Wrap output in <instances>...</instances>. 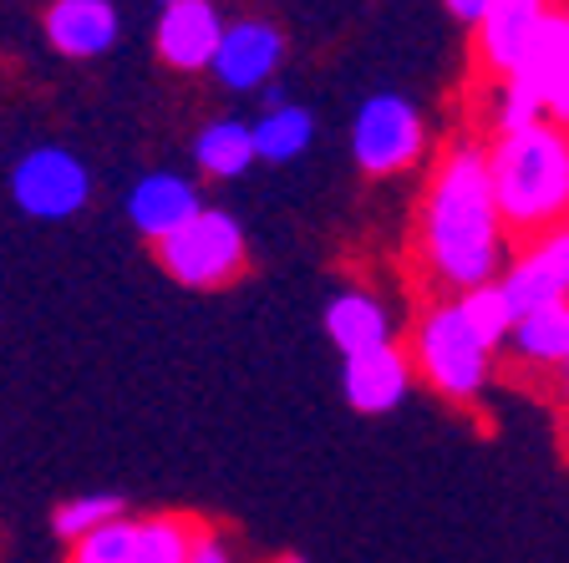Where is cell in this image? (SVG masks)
Returning a JSON list of instances; mask_svg holds the SVG:
<instances>
[{"label":"cell","instance_id":"6da1fadb","mask_svg":"<svg viewBox=\"0 0 569 563\" xmlns=\"http://www.w3.org/2000/svg\"><path fill=\"white\" fill-rule=\"evenodd\" d=\"M503 219L488 183V158L478 142H452L442 153L422 203V259L432 280L452 294L498 280L503 270Z\"/></svg>","mask_w":569,"mask_h":563},{"label":"cell","instance_id":"7a4b0ae2","mask_svg":"<svg viewBox=\"0 0 569 563\" xmlns=\"http://www.w3.org/2000/svg\"><path fill=\"white\" fill-rule=\"evenodd\" d=\"M483 158L503 229L533 239L569 223V128L539 118L529 128L498 132Z\"/></svg>","mask_w":569,"mask_h":563},{"label":"cell","instance_id":"3957f363","mask_svg":"<svg viewBox=\"0 0 569 563\" xmlns=\"http://www.w3.org/2000/svg\"><path fill=\"white\" fill-rule=\"evenodd\" d=\"M158 264L183 290H224L249 270L244 229L224 209H199L189 223L158 239Z\"/></svg>","mask_w":569,"mask_h":563},{"label":"cell","instance_id":"277c9868","mask_svg":"<svg viewBox=\"0 0 569 563\" xmlns=\"http://www.w3.org/2000/svg\"><path fill=\"white\" fill-rule=\"evenodd\" d=\"M488 355H493V351H483V341L462 325L458 305H452V300H442V305H432L422 315L417 341H412V355H407V361L417 365V375H422L438 396L473 401L478 391L488 386Z\"/></svg>","mask_w":569,"mask_h":563},{"label":"cell","instance_id":"5b68a950","mask_svg":"<svg viewBox=\"0 0 569 563\" xmlns=\"http://www.w3.org/2000/svg\"><path fill=\"white\" fill-rule=\"evenodd\" d=\"M351 153H356V163H361V173H371V178L417 168L427 153L422 112L397 92L367 97V102L356 107V122H351Z\"/></svg>","mask_w":569,"mask_h":563},{"label":"cell","instance_id":"8992f818","mask_svg":"<svg viewBox=\"0 0 569 563\" xmlns=\"http://www.w3.org/2000/svg\"><path fill=\"white\" fill-rule=\"evenodd\" d=\"M11 199L31 219H71L92 199V173L67 148H31L11 173Z\"/></svg>","mask_w":569,"mask_h":563},{"label":"cell","instance_id":"52a82bcc","mask_svg":"<svg viewBox=\"0 0 569 563\" xmlns=\"http://www.w3.org/2000/svg\"><path fill=\"white\" fill-rule=\"evenodd\" d=\"M498 284L519 315L533 305H549V300H569V223L533 234V244L498 270Z\"/></svg>","mask_w":569,"mask_h":563},{"label":"cell","instance_id":"ba28073f","mask_svg":"<svg viewBox=\"0 0 569 563\" xmlns=\"http://www.w3.org/2000/svg\"><path fill=\"white\" fill-rule=\"evenodd\" d=\"M280 57H284V36L270 21H234L219 36L209 71L213 82L229 87V92H254V87H264L274 77Z\"/></svg>","mask_w":569,"mask_h":563},{"label":"cell","instance_id":"9c48e42d","mask_svg":"<svg viewBox=\"0 0 569 563\" xmlns=\"http://www.w3.org/2000/svg\"><path fill=\"white\" fill-rule=\"evenodd\" d=\"M219 36H224V16L213 0H168L153 47L173 71H209Z\"/></svg>","mask_w":569,"mask_h":563},{"label":"cell","instance_id":"30bf717a","mask_svg":"<svg viewBox=\"0 0 569 563\" xmlns=\"http://www.w3.org/2000/svg\"><path fill=\"white\" fill-rule=\"evenodd\" d=\"M341 391L361 416H387V411H397L407 401V391H412V361L391 341L371 345V351H356V355H346Z\"/></svg>","mask_w":569,"mask_h":563},{"label":"cell","instance_id":"8fae6325","mask_svg":"<svg viewBox=\"0 0 569 563\" xmlns=\"http://www.w3.org/2000/svg\"><path fill=\"white\" fill-rule=\"evenodd\" d=\"M549 11H555V0H488V11L478 16V26H473L478 67H483L493 82H503Z\"/></svg>","mask_w":569,"mask_h":563},{"label":"cell","instance_id":"7c38bea8","mask_svg":"<svg viewBox=\"0 0 569 563\" xmlns=\"http://www.w3.org/2000/svg\"><path fill=\"white\" fill-rule=\"evenodd\" d=\"M41 31H47L51 51L71 61H92L118 41V11H112V0H51Z\"/></svg>","mask_w":569,"mask_h":563},{"label":"cell","instance_id":"4fadbf2b","mask_svg":"<svg viewBox=\"0 0 569 563\" xmlns=\"http://www.w3.org/2000/svg\"><path fill=\"white\" fill-rule=\"evenodd\" d=\"M199 209H203L199 188H193L183 173H148V178H138L128 193L132 229H138L142 239H153V244L163 234H173L178 223H189Z\"/></svg>","mask_w":569,"mask_h":563},{"label":"cell","instance_id":"5bb4252c","mask_svg":"<svg viewBox=\"0 0 569 563\" xmlns=\"http://www.w3.org/2000/svg\"><path fill=\"white\" fill-rule=\"evenodd\" d=\"M326 335L341 355H356V351H371V345H387L391 341V315L381 305L377 294L367 290H346L336 294L326 305Z\"/></svg>","mask_w":569,"mask_h":563},{"label":"cell","instance_id":"9a60e30c","mask_svg":"<svg viewBox=\"0 0 569 563\" xmlns=\"http://www.w3.org/2000/svg\"><path fill=\"white\" fill-rule=\"evenodd\" d=\"M509 345L523 365H565L569 355V300L533 305L513 320Z\"/></svg>","mask_w":569,"mask_h":563},{"label":"cell","instance_id":"2e32d148","mask_svg":"<svg viewBox=\"0 0 569 563\" xmlns=\"http://www.w3.org/2000/svg\"><path fill=\"white\" fill-rule=\"evenodd\" d=\"M249 138H254V158H264V163H296L316 142V118L296 102H280L249 128Z\"/></svg>","mask_w":569,"mask_h":563},{"label":"cell","instance_id":"e0dca14e","mask_svg":"<svg viewBox=\"0 0 569 563\" xmlns=\"http://www.w3.org/2000/svg\"><path fill=\"white\" fill-rule=\"evenodd\" d=\"M193 163L209 178H239L249 163H254V138H249V122L219 118L193 138Z\"/></svg>","mask_w":569,"mask_h":563},{"label":"cell","instance_id":"ac0fdd59","mask_svg":"<svg viewBox=\"0 0 569 563\" xmlns=\"http://www.w3.org/2000/svg\"><path fill=\"white\" fill-rule=\"evenodd\" d=\"M452 305H458L462 325L483 341V351H503V345H509V330H513V320H519V310L509 305V294H503V284L498 280L462 290Z\"/></svg>","mask_w":569,"mask_h":563},{"label":"cell","instance_id":"d6986e66","mask_svg":"<svg viewBox=\"0 0 569 563\" xmlns=\"http://www.w3.org/2000/svg\"><path fill=\"white\" fill-rule=\"evenodd\" d=\"M193 543V523L189 517H148L132 533V553L128 563H183Z\"/></svg>","mask_w":569,"mask_h":563},{"label":"cell","instance_id":"ffe728a7","mask_svg":"<svg viewBox=\"0 0 569 563\" xmlns=\"http://www.w3.org/2000/svg\"><path fill=\"white\" fill-rule=\"evenodd\" d=\"M132 517H107L97 529H87L82 539H71V563H128L132 553Z\"/></svg>","mask_w":569,"mask_h":563},{"label":"cell","instance_id":"44dd1931","mask_svg":"<svg viewBox=\"0 0 569 563\" xmlns=\"http://www.w3.org/2000/svg\"><path fill=\"white\" fill-rule=\"evenodd\" d=\"M107 517H122V503L118 497H71V503L57 507V517H51V529L61 533V539H82L87 529H97V523H107Z\"/></svg>","mask_w":569,"mask_h":563},{"label":"cell","instance_id":"7402d4cb","mask_svg":"<svg viewBox=\"0 0 569 563\" xmlns=\"http://www.w3.org/2000/svg\"><path fill=\"white\" fill-rule=\"evenodd\" d=\"M183 563H234V559H229V549L219 543V533H213V529H193L189 559H183Z\"/></svg>","mask_w":569,"mask_h":563},{"label":"cell","instance_id":"603a6c76","mask_svg":"<svg viewBox=\"0 0 569 563\" xmlns=\"http://www.w3.org/2000/svg\"><path fill=\"white\" fill-rule=\"evenodd\" d=\"M545 118H555L559 128H569V47H565V67H559L555 87H549V107H545Z\"/></svg>","mask_w":569,"mask_h":563},{"label":"cell","instance_id":"cb8c5ba5","mask_svg":"<svg viewBox=\"0 0 569 563\" xmlns=\"http://www.w3.org/2000/svg\"><path fill=\"white\" fill-rule=\"evenodd\" d=\"M442 6H448V16L462 26H478V16L488 11V0H442Z\"/></svg>","mask_w":569,"mask_h":563},{"label":"cell","instance_id":"d4e9b609","mask_svg":"<svg viewBox=\"0 0 569 563\" xmlns=\"http://www.w3.org/2000/svg\"><path fill=\"white\" fill-rule=\"evenodd\" d=\"M254 92H260V102H264V112H270V107H280L284 102V92L274 82H264V87H254Z\"/></svg>","mask_w":569,"mask_h":563},{"label":"cell","instance_id":"484cf974","mask_svg":"<svg viewBox=\"0 0 569 563\" xmlns=\"http://www.w3.org/2000/svg\"><path fill=\"white\" fill-rule=\"evenodd\" d=\"M559 371H565V401H569V355H565V365H559Z\"/></svg>","mask_w":569,"mask_h":563},{"label":"cell","instance_id":"4316f807","mask_svg":"<svg viewBox=\"0 0 569 563\" xmlns=\"http://www.w3.org/2000/svg\"><path fill=\"white\" fill-rule=\"evenodd\" d=\"M280 563H300V559H280Z\"/></svg>","mask_w":569,"mask_h":563},{"label":"cell","instance_id":"83f0119b","mask_svg":"<svg viewBox=\"0 0 569 563\" xmlns=\"http://www.w3.org/2000/svg\"><path fill=\"white\" fill-rule=\"evenodd\" d=\"M163 6H168V0H163Z\"/></svg>","mask_w":569,"mask_h":563}]
</instances>
